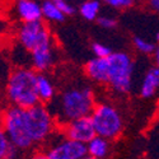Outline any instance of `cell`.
<instances>
[{
    "mask_svg": "<svg viewBox=\"0 0 159 159\" xmlns=\"http://www.w3.org/2000/svg\"><path fill=\"white\" fill-rule=\"evenodd\" d=\"M25 118H27L30 136L34 145L48 140L57 125L52 112L43 103H38L31 108H25Z\"/></svg>",
    "mask_w": 159,
    "mask_h": 159,
    "instance_id": "8992f818",
    "label": "cell"
},
{
    "mask_svg": "<svg viewBox=\"0 0 159 159\" xmlns=\"http://www.w3.org/2000/svg\"><path fill=\"white\" fill-rule=\"evenodd\" d=\"M13 10L16 17L22 23L41 20L43 18L42 4H39L36 0H16L13 3Z\"/></svg>",
    "mask_w": 159,
    "mask_h": 159,
    "instance_id": "8fae6325",
    "label": "cell"
},
{
    "mask_svg": "<svg viewBox=\"0 0 159 159\" xmlns=\"http://www.w3.org/2000/svg\"><path fill=\"white\" fill-rule=\"evenodd\" d=\"M59 129L62 132V136L83 144H88L97 136L94 124L92 121L90 116L78 118V120H74Z\"/></svg>",
    "mask_w": 159,
    "mask_h": 159,
    "instance_id": "9c48e42d",
    "label": "cell"
},
{
    "mask_svg": "<svg viewBox=\"0 0 159 159\" xmlns=\"http://www.w3.org/2000/svg\"><path fill=\"white\" fill-rule=\"evenodd\" d=\"M42 4V16L48 22L60 23L65 19V14L56 7V4L52 0H43Z\"/></svg>",
    "mask_w": 159,
    "mask_h": 159,
    "instance_id": "e0dca14e",
    "label": "cell"
},
{
    "mask_svg": "<svg viewBox=\"0 0 159 159\" xmlns=\"http://www.w3.org/2000/svg\"><path fill=\"white\" fill-rule=\"evenodd\" d=\"M147 4L153 11L159 13V0H147Z\"/></svg>",
    "mask_w": 159,
    "mask_h": 159,
    "instance_id": "cb8c5ba5",
    "label": "cell"
},
{
    "mask_svg": "<svg viewBox=\"0 0 159 159\" xmlns=\"http://www.w3.org/2000/svg\"><path fill=\"white\" fill-rule=\"evenodd\" d=\"M19 149L2 131L0 132V159H16Z\"/></svg>",
    "mask_w": 159,
    "mask_h": 159,
    "instance_id": "ac0fdd59",
    "label": "cell"
},
{
    "mask_svg": "<svg viewBox=\"0 0 159 159\" xmlns=\"http://www.w3.org/2000/svg\"><path fill=\"white\" fill-rule=\"evenodd\" d=\"M55 56L54 42L37 47L31 52L32 69H34L37 73L48 71L55 64Z\"/></svg>",
    "mask_w": 159,
    "mask_h": 159,
    "instance_id": "30bf717a",
    "label": "cell"
},
{
    "mask_svg": "<svg viewBox=\"0 0 159 159\" xmlns=\"http://www.w3.org/2000/svg\"><path fill=\"white\" fill-rule=\"evenodd\" d=\"M102 2L116 10H125L134 7L136 0H102Z\"/></svg>",
    "mask_w": 159,
    "mask_h": 159,
    "instance_id": "44dd1931",
    "label": "cell"
},
{
    "mask_svg": "<svg viewBox=\"0 0 159 159\" xmlns=\"http://www.w3.org/2000/svg\"><path fill=\"white\" fill-rule=\"evenodd\" d=\"M54 101L55 106L48 108L54 115L59 127L78 118L92 116L97 106L93 89L87 85L66 88Z\"/></svg>",
    "mask_w": 159,
    "mask_h": 159,
    "instance_id": "6da1fadb",
    "label": "cell"
},
{
    "mask_svg": "<svg viewBox=\"0 0 159 159\" xmlns=\"http://www.w3.org/2000/svg\"><path fill=\"white\" fill-rule=\"evenodd\" d=\"M101 13V2L99 0H84L79 7V14L85 20H97Z\"/></svg>",
    "mask_w": 159,
    "mask_h": 159,
    "instance_id": "2e32d148",
    "label": "cell"
},
{
    "mask_svg": "<svg viewBox=\"0 0 159 159\" xmlns=\"http://www.w3.org/2000/svg\"><path fill=\"white\" fill-rule=\"evenodd\" d=\"M159 89V69L152 66L147 70L139 89V93L143 98H152Z\"/></svg>",
    "mask_w": 159,
    "mask_h": 159,
    "instance_id": "4fadbf2b",
    "label": "cell"
},
{
    "mask_svg": "<svg viewBox=\"0 0 159 159\" xmlns=\"http://www.w3.org/2000/svg\"><path fill=\"white\" fill-rule=\"evenodd\" d=\"M135 64L126 52H113L108 57V87L118 94H126L132 88Z\"/></svg>",
    "mask_w": 159,
    "mask_h": 159,
    "instance_id": "277c9868",
    "label": "cell"
},
{
    "mask_svg": "<svg viewBox=\"0 0 159 159\" xmlns=\"http://www.w3.org/2000/svg\"><path fill=\"white\" fill-rule=\"evenodd\" d=\"M132 43H134L135 48L139 52H141V54H144V55H153L154 54V50L157 47L150 41H148V39H145L143 37H139V36L134 37V39H132Z\"/></svg>",
    "mask_w": 159,
    "mask_h": 159,
    "instance_id": "d6986e66",
    "label": "cell"
},
{
    "mask_svg": "<svg viewBox=\"0 0 159 159\" xmlns=\"http://www.w3.org/2000/svg\"><path fill=\"white\" fill-rule=\"evenodd\" d=\"M31 159H50V157L47 155L46 152H37L36 154L32 155Z\"/></svg>",
    "mask_w": 159,
    "mask_h": 159,
    "instance_id": "d4e9b609",
    "label": "cell"
},
{
    "mask_svg": "<svg viewBox=\"0 0 159 159\" xmlns=\"http://www.w3.org/2000/svg\"><path fill=\"white\" fill-rule=\"evenodd\" d=\"M2 121H3L2 131L19 150H28L34 145L30 136L27 127L25 108L8 106L3 111Z\"/></svg>",
    "mask_w": 159,
    "mask_h": 159,
    "instance_id": "3957f363",
    "label": "cell"
},
{
    "mask_svg": "<svg viewBox=\"0 0 159 159\" xmlns=\"http://www.w3.org/2000/svg\"><path fill=\"white\" fill-rule=\"evenodd\" d=\"M155 39H157V42L159 43V32H158V33L155 34Z\"/></svg>",
    "mask_w": 159,
    "mask_h": 159,
    "instance_id": "83f0119b",
    "label": "cell"
},
{
    "mask_svg": "<svg viewBox=\"0 0 159 159\" xmlns=\"http://www.w3.org/2000/svg\"><path fill=\"white\" fill-rule=\"evenodd\" d=\"M92 52H93L94 57H99V59H107L113 54V51L108 46H106L104 43L101 42H94L92 45Z\"/></svg>",
    "mask_w": 159,
    "mask_h": 159,
    "instance_id": "ffe728a7",
    "label": "cell"
},
{
    "mask_svg": "<svg viewBox=\"0 0 159 159\" xmlns=\"http://www.w3.org/2000/svg\"><path fill=\"white\" fill-rule=\"evenodd\" d=\"M90 117L94 124L97 136L104 138L111 141L120 138V135L122 134L125 127L122 115L111 103L108 102L97 103Z\"/></svg>",
    "mask_w": 159,
    "mask_h": 159,
    "instance_id": "5b68a950",
    "label": "cell"
},
{
    "mask_svg": "<svg viewBox=\"0 0 159 159\" xmlns=\"http://www.w3.org/2000/svg\"><path fill=\"white\" fill-rule=\"evenodd\" d=\"M17 39L19 46L30 52L39 46L52 43L51 32L42 19L22 23L17 31Z\"/></svg>",
    "mask_w": 159,
    "mask_h": 159,
    "instance_id": "52a82bcc",
    "label": "cell"
},
{
    "mask_svg": "<svg viewBox=\"0 0 159 159\" xmlns=\"http://www.w3.org/2000/svg\"><path fill=\"white\" fill-rule=\"evenodd\" d=\"M97 23L99 24V27L104 30H112L117 27V19L110 16H99V18L97 19Z\"/></svg>",
    "mask_w": 159,
    "mask_h": 159,
    "instance_id": "7402d4cb",
    "label": "cell"
},
{
    "mask_svg": "<svg viewBox=\"0 0 159 159\" xmlns=\"http://www.w3.org/2000/svg\"><path fill=\"white\" fill-rule=\"evenodd\" d=\"M56 7L64 13V14L68 17V16H73L75 13V8L73 7V4H70L69 0H52Z\"/></svg>",
    "mask_w": 159,
    "mask_h": 159,
    "instance_id": "603a6c76",
    "label": "cell"
},
{
    "mask_svg": "<svg viewBox=\"0 0 159 159\" xmlns=\"http://www.w3.org/2000/svg\"><path fill=\"white\" fill-rule=\"evenodd\" d=\"M84 159H99V158H96V157H90V155H87Z\"/></svg>",
    "mask_w": 159,
    "mask_h": 159,
    "instance_id": "4316f807",
    "label": "cell"
},
{
    "mask_svg": "<svg viewBox=\"0 0 159 159\" xmlns=\"http://www.w3.org/2000/svg\"><path fill=\"white\" fill-rule=\"evenodd\" d=\"M153 57H154V66H157V68L159 69V45L155 47L154 50V54H153Z\"/></svg>",
    "mask_w": 159,
    "mask_h": 159,
    "instance_id": "484cf974",
    "label": "cell"
},
{
    "mask_svg": "<svg viewBox=\"0 0 159 159\" xmlns=\"http://www.w3.org/2000/svg\"><path fill=\"white\" fill-rule=\"evenodd\" d=\"M38 73L32 68L18 66L13 69L7 79L5 97L9 106L19 108H31L41 103L37 92Z\"/></svg>",
    "mask_w": 159,
    "mask_h": 159,
    "instance_id": "7a4b0ae2",
    "label": "cell"
},
{
    "mask_svg": "<svg viewBox=\"0 0 159 159\" xmlns=\"http://www.w3.org/2000/svg\"><path fill=\"white\" fill-rule=\"evenodd\" d=\"M50 159H84L88 155L87 144L62 138L46 150Z\"/></svg>",
    "mask_w": 159,
    "mask_h": 159,
    "instance_id": "ba28073f",
    "label": "cell"
},
{
    "mask_svg": "<svg viewBox=\"0 0 159 159\" xmlns=\"http://www.w3.org/2000/svg\"><path fill=\"white\" fill-rule=\"evenodd\" d=\"M84 73L92 82L108 85V57H93L88 60L84 65Z\"/></svg>",
    "mask_w": 159,
    "mask_h": 159,
    "instance_id": "7c38bea8",
    "label": "cell"
},
{
    "mask_svg": "<svg viewBox=\"0 0 159 159\" xmlns=\"http://www.w3.org/2000/svg\"><path fill=\"white\" fill-rule=\"evenodd\" d=\"M87 149H88V155L104 159L110 152V140L101 136H96L93 140H90L87 144Z\"/></svg>",
    "mask_w": 159,
    "mask_h": 159,
    "instance_id": "9a60e30c",
    "label": "cell"
},
{
    "mask_svg": "<svg viewBox=\"0 0 159 159\" xmlns=\"http://www.w3.org/2000/svg\"><path fill=\"white\" fill-rule=\"evenodd\" d=\"M37 92H38L39 102L43 104H50L55 99V85L45 73H38Z\"/></svg>",
    "mask_w": 159,
    "mask_h": 159,
    "instance_id": "5bb4252c",
    "label": "cell"
}]
</instances>
